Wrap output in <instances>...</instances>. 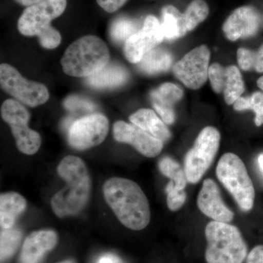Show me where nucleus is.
<instances>
[{
  "label": "nucleus",
  "mask_w": 263,
  "mask_h": 263,
  "mask_svg": "<svg viewBox=\"0 0 263 263\" xmlns=\"http://www.w3.org/2000/svg\"><path fill=\"white\" fill-rule=\"evenodd\" d=\"M103 195L118 219L126 228L138 231L149 224V202L135 181L124 178H110L104 183Z\"/></svg>",
  "instance_id": "obj_1"
},
{
  "label": "nucleus",
  "mask_w": 263,
  "mask_h": 263,
  "mask_svg": "<svg viewBox=\"0 0 263 263\" xmlns=\"http://www.w3.org/2000/svg\"><path fill=\"white\" fill-rule=\"evenodd\" d=\"M57 173L66 186L52 197V209L60 218L76 215L84 209L91 195L89 170L80 157L70 155L59 164Z\"/></svg>",
  "instance_id": "obj_2"
},
{
  "label": "nucleus",
  "mask_w": 263,
  "mask_h": 263,
  "mask_svg": "<svg viewBox=\"0 0 263 263\" xmlns=\"http://www.w3.org/2000/svg\"><path fill=\"white\" fill-rule=\"evenodd\" d=\"M109 60L110 53L104 41L97 36L86 35L66 49L61 63L67 75L89 78L108 65Z\"/></svg>",
  "instance_id": "obj_3"
},
{
  "label": "nucleus",
  "mask_w": 263,
  "mask_h": 263,
  "mask_svg": "<svg viewBox=\"0 0 263 263\" xmlns=\"http://www.w3.org/2000/svg\"><path fill=\"white\" fill-rule=\"evenodd\" d=\"M207 263H243L248 247L237 227L229 223L212 221L205 229Z\"/></svg>",
  "instance_id": "obj_4"
},
{
  "label": "nucleus",
  "mask_w": 263,
  "mask_h": 263,
  "mask_svg": "<svg viewBox=\"0 0 263 263\" xmlns=\"http://www.w3.org/2000/svg\"><path fill=\"white\" fill-rule=\"evenodd\" d=\"M216 174L243 212L253 209L255 190L243 161L233 153L221 156L216 166Z\"/></svg>",
  "instance_id": "obj_5"
},
{
  "label": "nucleus",
  "mask_w": 263,
  "mask_h": 263,
  "mask_svg": "<svg viewBox=\"0 0 263 263\" xmlns=\"http://www.w3.org/2000/svg\"><path fill=\"white\" fill-rule=\"evenodd\" d=\"M221 136L214 127L203 128L193 148L184 157V169L189 183H197L212 165L219 151Z\"/></svg>",
  "instance_id": "obj_6"
},
{
  "label": "nucleus",
  "mask_w": 263,
  "mask_h": 263,
  "mask_svg": "<svg viewBox=\"0 0 263 263\" xmlns=\"http://www.w3.org/2000/svg\"><path fill=\"white\" fill-rule=\"evenodd\" d=\"M1 116L9 124L18 150L24 155L37 153L41 148V137L29 127L30 114L23 104L12 99L5 100L2 105Z\"/></svg>",
  "instance_id": "obj_7"
},
{
  "label": "nucleus",
  "mask_w": 263,
  "mask_h": 263,
  "mask_svg": "<svg viewBox=\"0 0 263 263\" xmlns=\"http://www.w3.org/2000/svg\"><path fill=\"white\" fill-rule=\"evenodd\" d=\"M0 84L2 89L27 106H39L49 99V91L45 85L24 79L15 67L8 64L0 65Z\"/></svg>",
  "instance_id": "obj_8"
},
{
  "label": "nucleus",
  "mask_w": 263,
  "mask_h": 263,
  "mask_svg": "<svg viewBox=\"0 0 263 263\" xmlns=\"http://www.w3.org/2000/svg\"><path fill=\"white\" fill-rule=\"evenodd\" d=\"M109 131V121L101 114H90L77 119L67 131L69 144L76 150L89 149L101 144Z\"/></svg>",
  "instance_id": "obj_9"
},
{
  "label": "nucleus",
  "mask_w": 263,
  "mask_h": 263,
  "mask_svg": "<svg viewBox=\"0 0 263 263\" xmlns=\"http://www.w3.org/2000/svg\"><path fill=\"white\" fill-rule=\"evenodd\" d=\"M67 0H43L27 7L18 22L21 34L27 37L38 36L51 27V22L64 13Z\"/></svg>",
  "instance_id": "obj_10"
},
{
  "label": "nucleus",
  "mask_w": 263,
  "mask_h": 263,
  "mask_svg": "<svg viewBox=\"0 0 263 263\" xmlns=\"http://www.w3.org/2000/svg\"><path fill=\"white\" fill-rule=\"evenodd\" d=\"M211 53L205 45L194 48L175 64L173 67L176 79L189 89L202 87L209 78Z\"/></svg>",
  "instance_id": "obj_11"
},
{
  "label": "nucleus",
  "mask_w": 263,
  "mask_h": 263,
  "mask_svg": "<svg viewBox=\"0 0 263 263\" xmlns=\"http://www.w3.org/2000/svg\"><path fill=\"white\" fill-rule=\"evenodd\" d=\"M164 39L158 19L154 15H148L141 29L124 43V56L131 63L138 64L146 53L157 48Z\"/></svg>",
  "instance_id": "obj_12"
},
{
  "label": "nucleus",
  "mask_w": 263,
  "mask_h": 263,
  "mask_svg": "<svg viewBox=\"0 0 263 263\" xmlns=\"http://www.w3.org/2000/svg\"><path fill=\"white\" fill-rule=\"evenodd\" d=\"M113 133L116 141L132 145L145 157H157L163 149V142L135 124L118 121L114 124Z\"/></svg>",
  "instance_id": "obj_13"
},
{
  "label": "nucleus",
  "mask_w": 263,
  "mask_h": 263,
  "mask_svg": "<svg viewBox=\"0 0 263 263\" xmlns=\"http://www.w3.org/2000/svg\"><path fill=\"white\" fill-rule=\"evenodd\" d=\"M209 79L213 90L217 94L222 93L228 105H233L245 91V83L236 66L224 67L213 64L209 67Z\"/></svg>",
  "instance_id": "obj_14"
},
{
  "label": "nucleus",
  "mask_w": 263,
  "mask_h": 263,
  "mask_svg": "<svg viewBox=\"0 0 263 263\" xmlns=\"http://www.w3.org/2000/svg\"><path fill=\"white\" fill-rule=\"evenodd\" d=\"M260 24L258 10L252 6H242L235 9L226 19L222 30L228 40L235 41L256 35Z\"/></svg>",
  "instance_id": "obj_15"
},
{
  "label": "nucleus",
  "mask_w": 263,
  "mask_h": 263,
  "mask_svg": "<svg viewBox=\"0 0 263 263\" xmlns=\"http://www.w3.org/2000/svg\"><path fill=\"white\" fill-rule=\"evenodd\" d=\"M197 205L200 212L213 221L229 223L234 219V213L227 206L219 186L212 179L204 180L197 196Z\"/></svg>",
  "instance_id": "obj_16"
},
{
  "label": "nucleus",
  "mask_w": 263,
  "mask_h": 263,
  "mask_svg": "<svg viewBox=\"0 0 263 263\" xmlns=\"http://www.w3.org/2000/svg\"><path fill=\"white\" fill-rule=\"evenodd\" d=\"M58 236L53 230H37L24 240L21 252L22 263H38L43 256L56 247Z\"/></svg>",
  "instance_id": "obj_17"
},
{
  "label": "nucleus",
  "mask_w": 263,
  "mask_h": 263,
  "mask_svg": "<svg viewBox=\"0 0 263 263\" xmlns=\"http://www.w3.org/2000/svg\"><path fill=\"white\" fill-rule=\"evenodd\" d=\"M183 95L182 89L171 83H164L151 93L154 108L166 124H172L176 120L174 107Z\"/></svg>",
  "instance_id": "obj_18"
},
{
  "label": "nucleus",
  "mask_w": 263,
  "mask_h": 263,
  "mask_svg": "<svg viewBox=\"0 0 263 263\" xmlns=\"http://www.w3.org/2000/svg\"><path fill=\"white\" fill-rule=\"evenodd\" d=\"M129 121L163 143L169 141L172 136L165 123L151 109L137 110L129 117Z\"/></svg>",
  "instance_id": "obj_19"
},
{
  "label": "nucleus",
  "mask_w": 263,
  "mask_h": 263,
  "mask_svg": "<svg viewBox=\"0 0 263 263\" xmlns=\"http://www.w3.org/2000/svg\"><path fill=\"white\" fill-rule=\"evenodd\" d=\"M27 202L22 195L17 193L1 194L0 196V226L3 230L10 229L22 215Z\"/></svg>",
  "instance_id": "obj_20"
},
{
  "label": "nucleus",
  "mask_w": 263,
  "mask_h": 263,
  "mask_svg": "<svg viewBox=\"0 0 263 263\" xmlns=\"http://www.w3.org/2000/svg\"><path fill=\"white\" fill-rule=\"evenodd\" d=\"M129 78L128 72L122 66L110 64L95 75L87 78L86 84L95 89H112L125 84Z\"/></svg>",
  "instance_id": "obj_21"
},
{
  "label": "nucleus",
  "mask_w": 263,
  "mask_h": 263,
  "mask_svg": "<svg viewBox=\"0 0 263 263\" xmlns=\"http://www.w3.org/2000/svg\"><path fill=\"white\" fill-rule=\"evenodd\" d=\"M161 27L164 39L176 40L188 32L183 14L176 7L167 5L162 9Z\"/></svg>",
  "instance_id": "obj_22"
},
{
  "label": "nucleus",
  "mask_w": 263,
  "mask_h": 263,
  "mask_svg": "<svg viewBox=\"0 0 263 263\" xmlns=\"http://www.w3.org/2000/svg\"><path fill=\"white\" fill-rule=\"evenodd\" d=\"M172 63V56L168 51L155 48L143 56L138 63V68L144 73L155 75L168 70Z\"/></svg>",
  "instance_id": "obj_23"
},
{
  "label": "nucleus",
  "mask_w": 263,
  "mask_h": 263,
  "mask_svg": "<svg viewBox=\"0 0 263 263\" xmlns=\"http://www.w3.org/2000/svg\"><path fill=\"white\" fill-rule=\"evenodd\" d=\"M158 166L161 174L170 179L165 187L166 193L185 190L188 181L184 169L179 162L171 157H165L160 160Z\"/></svg>",
  "instance_id": "obj_24"
},
{
  "label": "nucleus",
  "mask_w": 263,
  "mask_h": 263,
  "mask_svg": "<svg viewBox=\"0 0 263 263\" xmlns=\"http://www.w3.org/2000/svg\"><path fill=\"white\" fill-rule=\"evenodd\" d=\"M140 29L136 21L127 17H119L110 25V36L114 42L118 44L125 43L131 36Z\"/></svg>",
  "instance_id": "obj_25"
},
{
  "label": "nucleus",
  "mask_w": 263,
  "mask_h": 263,
  "mask_svg": "<svg viewBox=\"0 0 263 263\" xmlns=\"http://www.w3.org/2000/svg\"><path fill=\"white\" fill-rule=\"evenodd\" d=\"M233 108L238 111L252 110L255 114L256 126L260 127L263 124V92L255 91L249 97H240L233 104Z\"/></svg>",
  "instance_id": "obj_26"
},
{
  "label": "nucleus",
  "mask_w": 263,
  "mask_h": 263,
  "mask_svg": "<svg viewBox=\"0 0 263 263\" xmlns=\"http://www.w3.org/2000/svg\"><path fill=\"white\" fill-rule=\"evenodd\" d=\"M183 14L188 32L193 30L206 19L209 14V5L204 0H193Z\"/></svg>",
  "instance_id": "obj_27"
},
{
  "label": "nucleus",
  "mask_w": 263,
  "mask_h": 263,
  "mask_svg": "<svg viewBox=\"0 0 263 263\" xmlns=\"http://www.w3.org/2000/svg\"><path fill=\"white\" fill-rule=\"evenodd\" d=\"M22 231L15 228L3 230L0 236V254L1 262H3L10 258L16 252L22 241Z\"/></svg>",
  "instance_id": "obj_28"
},
{
  "label": "nucleus",
  "mask_w": 263,
  "mask_h": 263,
  "mask_svg": "<svg viewBox=\"0 0 263 263\" xmlns=\"http://www.w3.org/2000/svg\"><path fill=\"white\" fill-rule=\"evenodd\" d=\"M39 43L46 49H54L60 46L62 41L61 34L53 27H50L47 30L41 33L39 36Z\"/></svg>",
  "instance_id": "obj_29"
},
{
  "label": "nucleus",
  "mask_w": 263,
  "mask_h": 263,
  "mask_svg": "<svg viewBox=\"0 0 263 263\" xmlns=\"http://www.w3.org/2000/svg\"><path fill=\"white\" fill-rule=\"evenodd\" d=\"M64 106L72 111H93L95 109V105L91 102L77 96H71L66 99Z\"/></svg>",
  "instance_id": "obj_30"
},
{
  "label": "nucleus",
  "mask_w": 263,
  "mask_h": 263,
  "mask_svg": "<svg viewBox=\"0 0 263 263\" xmlns=\"http://www.w3.org/2000/svg\"><path fill=\"white\" fill-rule=\"evenodd\" d=\"M167 194V205L171 212L179 211L183 206L186 200L185 190L172 191Z\"/></svg>",
  "instance_id": "obj_31"
},
{
  "label": "nucleus",
  "mask_w": 263,
  "mask_h": 263,
  "mask_svg": "<svg viewBox=\"0 0 263 263\" xmlns=\"http://www.w3.org/2000/svg\"><path fill=\"white\" fill-rule=\"evenodd\" d=\"M238 63L240 68L245 71L253 70V51L240 48L237 52Z\"/></svg>",
  "instance_id": "obj_32"
},
{
  "label": "nucleus",
  "mask_w": 263,
  "mask_h": 263,
  "mask_svg": "<svg viewBox=\"0 0 263 263\" xmlns=\"http://www.w3.org/2000/svg\"><path fill=\"white\" fill-rule=\"evenodd\" d=\"M100 8L108 13H114L127 3V0H96Z\"/></svg>",
  "instance_id": "obj_33"
},
{
  "label": "nucleus",
  "mask_w": 263,
  "mask_h": 263,
  "mask_svg": "<svg viewBox=\"0 0 263 263\" xmlns=\"http://www.w3.org/2000/svg\"><path fill=\"white\" fill-rule=\"evenodd\" d=\"M246 263H263V245L256 246L249 252Z\"/></svg>",
  "instance_id": "obj_34"
},
{
  "label": "nucleus",
  "mask_w": 263,
  "mask_h": 263,
  "mask_svg": "<svg viewBox=\"0 0 263 263\" xmlns=\"http://www.w3.org/2000/svg\"><path fill=\"white\" fill-rule=\"evenodd\" d=\"M253 70L263 72V44L257 51H253Z\"/></svg>",
  "instance_id": "obj_35"
},
{
  "label": "nucleus",
  "mask_w": 263,
  "mask_h": 263,
  "mask_svg": "<svg viewBox=\"0 0 263 263\" xmlns=\"http://www.w3.org/2000/svg\"><path fill=\"white\" fill-rule=\"evenodd\" d=\"M15 1L18 4L23 5V6L29 7L41 3L43 0H15Z\"/></svg>",
  "instance_id": "obj_36"
},
{
  "label": "nucleus",
  "mask_w": 263,
  "mask_h": 263,
  "mask_svg": "<svg viewBox=\"0 0 263 263\" xmlns=\"http://www.w3.org/2000/svg\"><path fill=\"white\" fill-rule=\"evenodd\" d=\"M257 161H258L259 169H260V171H262L263 174V154L259 156Z\"/></svg>",
  "instance_id": "obj_37"
},
{
  "label": "nucleus",
  "mask_w": 263,
  "mask_h": 263,
  "mask_svg": "<svg viewBox=\"0 0 263 263\" xmlns=\"http://www.w3.org/2000/svg\"><path fill=\"white\" fill-rule=\"evenodd\" d=\"M257 86H258V87L259 88V89L262 90V92H263V76H261V77L259 78L258 80H257Z\"/></svg>",
  "instance_id": "obj_38"
},
{
  "label": "nucleus",
  "mask_w": 263,
  "mask_h": 263,
  "mask_svg": "<svg viewBox=\"0 0 263 263\" xmlns=\"http://www.w3.org/2000/svg\"><path fill=\"white\" fill-rule=\"evenodd\" d=\"M59 263H76L75 261L72 260V259H67V260L62 261V262H60Z\"/></svg>",
  "instance_id": "obj_39"
}]
</instances>
